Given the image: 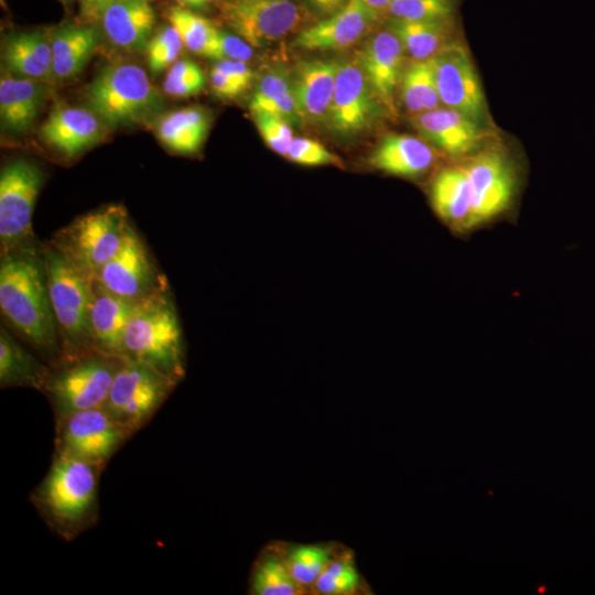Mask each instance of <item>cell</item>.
<instances>
[{
	"label": "cell",
	"mask_w": 595,
	"mask_h": 595,
	"mask_svg": "<svg viewBox=\"0 0 595 595\" xmlns=\"http://www.w3.org/2000/svg\"><path fill=\"white\" fill-rule=\"evenodd\" d=\"M253 121L267 143L274 152L285 155L292 142L293 133L291 125L267 111L252 112Z\"/></svg>",
	"instance_id": "obj_39"
},
{
	"label": "cell",
	"mask_w": 595,
	"mask_h": 595,
	"mask_svg": "<svg viewBox=\"0 0 595 595\" xmlns=\"http://www.w3.org/2000/svg\"><path fill=\"white\" fill-rule=\"evenodd\" d=\"M167 19L191 52L216 60L218 29L207 19L183 7H173Z\"/></svg>",
	"instance_id": "obj_32"
},
{
	"label": "cell",
	"mask_w": 595,
	"mask_h": 595,
	"mask_svg": "<svg viewBox=\"0 0 595 595\" xmlns=\"http://www.w3.org/2000/svg\"><path fill=\"white\" fill-rule=\"evenodd\" d=\"M403 45L390 29L369 37L358 61L378 100L394 112V94L400 85L403 64Z\"/></svg>",
	"instance_id": "obj_17"
},
{
	"label": "cell",
	"mask_w": 595,
	"mask_h": 595,
	"mask_svg": "<svg viewBox=\"0 0 595 595\" xmlns=\"http://www.w3.org/2000/svg\"><path fill=\"white\" fill-rule=\"evenodd\" d=\"M219 10L227 25L252 47L275 42L302 23L293 0H219Z\"/></svg>",
	"instance_id": "obj_12"
},
{
	"label": "cell",
	"mask_w": 595,
	"mask_h": 595,
	"mask_svg": "<svg viewBox=\"0 0 595 595\" xmlns=\"http://www.w3.org/2000/svg\"><path fill=\"white\" fill-rule=\"evenodd\" d=\"M123 357L91 350L51 367L42 392L55 419L104 405Z\"/></svg>",
	"instance_id": "obj_7"
},
{
	"label": "cell",
	"mask_w": 595,
	"mask_h": 595,
	"mask_svg": "<svg viewBox=\"0 0 595 595\" xmlns=\"http://www.w3.org/2000/svg\"><path fill=\"white\" fill-rule=\"evenodd\" d=\"M43 251L51 305L61 342L60 361L95 350L89 324L93 279L74 268L47 241L43 244Z\"/></svg>",
	"instance_id": "obj_4"
},
{
	"label": "cell",
	"mask_w": 595,
	"mask_h": 595,
	"mask_svg": "<svg viewBox=\"0 0 595 595\" xmlns=\"http://www.w3.org/2000/svg\"><path fill=\"white\" fill-rule=\"evenodd\" d=\"M378 17L363 0H349L339 11L301 31L293 44L307 51L347 48L367 34Z\"/></svg>",
	"instance_id": "obj_16"
},
{
	"label": "cell",
	"mask_w": 595,
	"mask_h": 595,
	"mask_svg": "<svg viewBox=\"0 0 595 595\" xmlns=\"http://www.w3.org/2000/svg\"><path fill=\"white\" fill-rule=\"evenodd\" d=\"M378 15L387 11V8L393 0H363Z\"/></svg>",
	"instance_id": "obj_48"
},
{
	"label": "cell",
	"mask_w": 595,
	"mask_h": 595,
	"mask_svg": "<svg viewBox=\"0 0 595 595\" xmlns=\"http://www.w3.org/2000/svg\"><path fill=\"white\" fill-rule=\"evenodd\" d=\"M386 12L396 20H447L453 12V3L451 0H393Z\"/></svg>",
	"instance_id": "obj_36"
},
{
	"label": "cell",
	"mask_w": 595,
	"mask_h": 595,
	"mask_svg": "<svg viewBox=\"0 0 595 595\" xmlns=\"http://www.w3.org/2000/svg\"><path fill=\"white\" fill-rule=\"evenodd\" d=\"M286 158L302 165L337 164L339 160L324 145L307 138H294L290 144Z\"/></svg>",
	"instance_id": "obj_40"
},
{
	"label": "cell",
	"mask_w": 595,
	"mask_h": 595,
	"mask_svg": "<svg viewBox=\"0 0 595 595\" xmlns=\"http://www.w3.org/2000/svg\"><path fill=\"white\" fill-rule=\"evenodd\" d=\"M464 166L470 192L472 227L501 214L510 204L515 178L507 158L488 150L473 156Z\"/></svg>",
	"instance_id": "obj_15"
},
{
	"label": "cell",
	"mask_w": 595,
	"mask_h": 595,
	"mask_svg": "<svg viewBox=\"0 0 595 595\" xmlns=\"http://www.w3.org/2000/svg\"><path fill=\"white\" fill-rule=\"evenodd\" d=\"M210 84L214 93L223 99L236 98L246 89L238 83L213 68L210 72Z\"/></svg>",
	"instance_id": "obj_44"
},
{
	"label": "cell",
	"mask_w": 595,
	"mask_h": 595,
	"mask_svg": "<svg viewBox=\"0 0 595 595\" xmlns=\"http://www.w3.org/2000/svg\"><path fill=\"white\" fill-rule=\"evenodd\" d=\"M360 584V575L354 562L347 556H335L313 587L324 595H348L358 591Z\"/></svg>",
	"instance_id": "obj_35"
},
{
	"label": "cell",
	"mask_w": 595,
	"mask_h": 595,
	"mask_svg": "<svg viewBox=\"0 0 595 595\" xmlns=\"http://www.w3.org/2000/svg\"><path fill=\"white\" fill-rule=\"evenodd\" d=\"M434 159V152L425 141L410 134L390 133L378 143L370 163L387 174L413 178L424 174Z\"/></svg>",
	"instance_id": "obj_22"
},
{
	"label": "cell",
	"mask_w": 595,
	"mask_h": 595,
	"mask_svg": "<svg viewBox=\"0 0 595 595\" xmlns=\"http://www.w3.org/2000/svg\"><path fill=\"white\" fill-rule=\"evenodd\" d=\"M253 56L252 46L238 35L218 30L216 60H231L247 63Z\"/></svg>",
	"instance_id": "obj_41"
},
{
	"label": "cell",
	"mask_w": 595,
	"mask_h": 595,
	"mask_svg": "<svg viewBox=\"0 0 595 595\" xmlns=\"http://www.w3.org/2000/svg\"><path fill=\"white\" fill-rule=\"evenodd\" d=\"M180 7L186 9H204L209 6L213 0H174Z\"/></svg>",
	"instance_id": "obj_49"
},
{
	"label": "cell",
	"mask_w": 595,
	"mask_h": 595,
	"mask_svg": "<svg viewBox=\"0 0 595 595\" xmlns=\"http://www.w3.org/2000/svg\"><path fill=\"white\" fill-rule=\"evenodd\" d=\"M183 46L184 43L173 25L156 33L147 44V57L151 72L159 73L171 65Z\"/></svg>",
	"instance_id": "obj_38"
},
{
	"label": "cell",
	"mask_w": 595,
	"mask_h": 595,
	"mask_svg": "<svg viewBox=\"0 0 595 595\" xmlns=\"http://www.w3.org/2000/svg\"><path fill=\"white\" fill-rule=\"evenodd\" d=\"M205 86V76L188 79H169L163 82V90L174 97H190L198 94Z\"/></svg>",
	"instance_id": "obj_43"
},
{
	"label": "cell",
	"mask_w": 595,
	"mask_h": 595,
	"mask_svg": "<svg viewBox=\"0 0 595 595\" xmlns=\"http://www.w3.org/2000/svg\"><path fill=\"white\" fill-rule=\"evenodd\" d=\"M337 61H303L293 74V88L303 119L327 122L334 96Z\"/></svg>",
	"instance_id": "obj_21"
},
{
	"label": "cell",
	"mask_w": 595,
	"mask_h": 595,
	"mask_svg": "<svg viewBox=\"0 0 595 595\" xmlns=\"http://www.w3.org/2000/svg\"><path fill=\"white\" fill-rule=\"evenodd\" d=\"M210 119L198 107L182 108L163 115L156 123V136L170 151L194 154L202 148Z\"/></svg>",
	"instance_id": "obj_29"
},
{
	"label": "cell",
	"mask_w": 595,
	"mask_h": 595,
	"mask_svg": "<svg viewBox=\"0 0 595 595\" xmlns=\"http://www.w3.org/2000/svg\"><path fill=\"white\" fill-rule=\"evenodd\" d=\"M130 225L126 208L110 204L76 217L47 242L74 268L94 279L120 249Z\"/></svg>",
	"instance_id": "obj_5"
},
{
	"label": "cell",
	"mask_w": 595,
	"mask_h": 595,
	"mask_svg": "<svg viewBox=\"0 0 595 595\" xmlns=\"http://www.w3.org/2000/svg\"><path fill=\"white\" fill-rule=\"evenodd\" d=\"M431 203L437 215L456 228H469L470 192L464 166L442 170L431 185Z\"/></svg>",
	"instance_id": "obj_27"
},
{
	"label": "cell",
	"mask_w": 595,
	"mask_h": 595,
	"mask_svg": "<svg viewBox=\"0 0 595 595\" xmlns=\"http://www.w3.org/2000/svg\"><path fill=\"white\" fill-rule=\"evenodd\" d=\"M95 29L64 26L50 36L52 50V77L67 79L77 75L97 46Z\"/></svg>",
	"instance_id": "obj_28"
},
{
	"label": "cell",
	"mask_w": 595,
	"mask_h": 595,
	"mask_svg": "<svg viewBox=\"0 0 595 595\" xmlns=\"http://www.w3.org/2000/svg\"><path fill=\"white\" fill-rule=\"evenodd\" d=\"M43 184L30 160L6 164L0 174V253L37 242L32 229L34 205Z\"/></svg>",
	"instance_id": "obj_9"
},
{
	"label": "cell",
	"mask_w": 595,
	"mask_h": 595,
	"mask_svg": "<svg viewBox=\"0 0 595 595\" xmlns=\"http://www.w3.org/2000/svg\"><path fill=\"white\" fill-rule=\"evenodd\" d=\"M213 69L220 72L245 88L249 86L253 77L252 71L245 62L221 60L213 66Z\"/></svg>",
	"instance_id": "obj_42"
},
{
	"label": "cell",
	"mask_w": 595,
	"mask_h": 595,
	"mask_svg": "<svg viewBox=\"0 0 595 595\" xmlns=\"http://www.w3.org/2000/svg\"><path fill=\"white\" fill-rule=\"evenodd\" d=\"M122 348L123 358L144 363L176 383L183 379V333L170 286L134 304Z\"/></svg>",
	"instance_id": "obj_3"
},
{
	"label": "cell",
	"mask_w": 595,
	"mask_h": 595,
	"mask_svg": "<svg viewBox=\"0 0 595 595\" xmlns=\"http://www.w3.org/2000/svg\"><path fill=\"white\" fill-rule=\"evenodd\" d=\"M122 0H80V12L85 18L100 19L104 11Z\"/></svg>",
	"instance_id": "obj_46"
},
{
	"label": "cell",
	"mask_w": 595,
	"mask_h": 595,
	"mask_svg": "<svg viewBox=\"0 0 595 595\" xmlns=\"http://www.w3.org/2000/svg\"><path fill=\"white\" fill-rule=\"evenodd\" d=\"M349 0H309V2L326 17L334 14L347 4Z\"/></svg>",
	"instance_id": "obj_47"
},
{
	"label": "cell",
	"mask_w": 595,
	"mask_h": 595,
	"mask_svg": "<svg viewBox=\"0 0 595 595\" xmlns=\"http://www.w3.org/2000/svg\"><path fill=\"white\" fill-rule=\"evenodd\" d=\"M204 76L201 67L193 61L181 60L175 62L169 69V79H188Z\"/></svg>",
	"instance_id": "obj_45"
},
{
	"label": "cell",
	"mask_w": 595,
	"mask_h": 595,
	"mask_svg": "<svg viewBox=\"0 0 595 595\" xmlns=\"http://www.w3.org/2000/svg\"><path fill=\"white\" fill-rule=\"evenodd\" d=\"M104 467L55 453L52 465L31 495L46 524L72 540L98 519V482Z\"/></svg>",
	"instance_id": "obj_2"
},
{
	"label": "cell",
	"mask_w": 595,
	"mask_h": 595,
	"mask_svg": "<svg viewBox=\"0 0 595 595\" xmlns=\"http://www.w3.org/2000/svg\"><path fill=\"white\" fill-rule=\"evenodd\" d=\"M108 40L123 50L147 46L155 23V13L147 0H122L100 17Z\"/></svg>",
	"instance_id": "obj_24"
},
{
	"label": "cell",
	"mask_w": 595,
	"mask_h": 595,
	"mask_svg": "<svg viewBox=\"0 0 595 595\" xmlns=\"http://www.w3.org/2000/svg\"><path fill=\"white\" fill-rule=\"evenodd\" d=\"M446 20L404 21L391 19L389 29L413 61L432 58L448 41Z\"/></svg>",
	"instance_id": "obj_30"
},
{
	"label": "cell",
	"mask_w": 595,
	"mask_h": 595,
	"mask_svg": "<svg viewBox=\"0 0 595 595\" xmlns=\"http://www.w3.org/2000/svg\"><path fill=\"white\" fill-rule=\"evenodd\" d=\"M412 123L423 139L451 155L472 152L484 138L482 123L444 106L412 116Z\"/></svg>",
	"instance_id": "obj_19"
},
{
	"label": "cell",
	"mask_w": 595,
	"mask_h": 595,
	"mask_svg": "<svg viewBox=\"0 0 595 595\" xmlns=\"http://www.w3.org/2000/svg\"><path fill=\"white\" fill-rule=\"evenodd\" d=\"M400 96L405 109L413 116L442 106L432 58L413 61L403 69Z\"/></svg>",
	"instance_id": "obj_31"
},
{
	"label": "cell",
	"mask_w": 595,
	"mask_h": 595,
	"mask_svg": "<svg viewBox=\"0 0 595 595\" xmlns=\"http://www.w3.org/2000/svg\"><path fill=\"white\" fill-rule=\"evenodd\" d=\"M292 89L293 75L281 67L272 68L258 80L249 108L251 112L264 111Z\"/></svg>",
	"instance_id": "obj_37"
},
{
	"label": "cell",
	"mask_w": 595,
	"mask_h": 595,
	"mask_svg": "<svg viewBox=\"0 0 595 595\" xmlns=\"http://www.w3.org/2000/svg\"><path fill=\"white\" fill-rule=\"evenodd\" d=\"M176 385L153 367L123 358L102 407L131 435L153 416Z\"/></svg>",
	"instance_id": "obj_8"
},
{
	"label": "cell",
	"mask_w": 595,
	"mask_h": 595,
	"mask_svg": "<svg viewBox=\"0 0 595 595\" xmlns=\"http://www.w3.org/2000/svg\"><path fill=\"white\" fill-rule=\"evenodd\" d=\"M51 366L26 350L4 327L0 326V387H28L42 392Z\"/></svg>",
	"instance_id": "obj_25"
},
{
	"label": "cell",
	"mask_w": 595,
	"mask_h": 595,
	"mask_svg": "<svg viewBox=\"0 0 595 595\" xmlns=\"http://www.w3.org/2000/svg\"><path fill=\"white\" fill-rule=\"evenodd\" d=\"M134 303L91 281L89 324L95 350L123 357L122 339Z\"/></svg>",
	"instance_id": "obj_20"
},
{
	"label": "cell",
	"mask_w": 595,
	"mask_h": 595,
	"mask_svg": "<svg viewBox=\"0 0 595 595\" xmlns=\"http://www.w3.org/2000/svg\"><path fill=\"white\" fill-rule=\"evenodd\" d=\"M250 591L256 595H295L303 588L292 576L283 555L268 553L253 567Z\"/></svg>",
	"instance_id": "obj_33"
},
{
	"label": "cell",
	"mask_w": 595,
	"mask_h": 595,
	"mask_svg": "<svg viewBox=\"0 0 595 595\" xmlns=\"http://www.w3.org/2000/svg\"><path fill=\"white\" fill-rule=\"evenodd\" d=\"M434 77L442 106L484 125L487 105L482 84L466 47L448 42L433 57Z\"/></svg>",
	"instance_id": "obj_13"
},
{
	"label": "cell",
	"mask_w": 595,
	"mask_h": 595,
	"mask_svg": "<svg viewBox=\"0 0 595 595\" xmlns=\"http://www.w3.org/2000/svg\"><path fill=\"white\" fill-rule=\"evenodd\" d=\"M377 100L358 58L337 61L329 128L347 137L364 131L376 117Z\"/></svg>",
	"instance_id": "obj_14"
},
{
	"label": "cell",
	"mask_w": 595,
	"mask_h": 595,
	"mask_svg": "<svg viewBox=\"0 0 595 595\" xmlns=\"http://www.w3.org/2000/svg\"><path fill=\"white\" fill-rule=\"evenodd\" d=\"M90 110L107 127L136 123L154 113L161 95L137 64L120 63L102 68L87 91Z\"/></svg>",
	"instance_id": "obj_6"
},
{
	"label": "cell",
	"mask_w": 595,
	"mask_h": 595,
	"mask_svg": "<svg viewBox=\"0 0 595 595\" xmlns=\"http://www.w3.org/2000/svg\"><path fill=\"white\" fill-rule=\"evenodd\" d=\"M0 310L11 329L46 364L60 361L42 242L0 253Z\"/></svg>",
	"instance_id": "obj_1"
},
{
	"label": "cell",
	"mask_w": 595,
	"mask_h": 595,
	"mask_svg": "<svg viewBox=\"0 0 595 595\" xmlns=\"http://www.w3.org/2000/svg\"><path fill=\"white\" fill-rule=\"evenodd\" d=\"M46 86L31 78L2 75L0 118L4 130L26 132L35 122L46 96Z\"/></svg>",
	"instance_id": "obj_23"
},
{
	"label": "cell",
	"mask_w": 595,
	"mask_h": 595,
	"mask_svg": "<svg viewBox=\"0 0 595 595\" xmlns=\"http://www.w3.org/2000/svg\"><path fill=\"white\" fill-rule=\"evenodd\" d=\"M95 279L110 292L134 304L170 286L132 225L120 249L97 272Z\"/></svg>",
	"instance_id": "obj_11"
},
{
	"label": "cell",
	"mask_w": 595,
	"mask_h": 595,
	"mask_svg": "<svg viewBox=\"0 0 595 595\" xmlns=\"http://www.w3.org/2000/svg\"><path fill=\"white\" fill-rule=\"evenodd\" d=\"M56 420L55 453L105 466L130 434L101 407Z\"/></svg>",
	"instance_id": "obj_10"
},
{
	"label": "cell",
	"mask_w": 595,
	"mask_h": 595,
	"mask_svg": "<svg viewBox=\"0 0 595 595\" xmlns=\"http://www.w3.org/2000/svg\"><path fill=\"white\" fill-rule=\"evenodd\" d=\"M2 60L11 73L21 77L39 80L52 76L51 41L41 31L9 37L2 47Z\"/></svg>",
	"instance_id": "obj_26"
},
{
	"label": "cell",
	"mask_w": 595,
	"mask_h": 595,
	"mask_svg": "<svg viewBox=\"0 0 595 595\" xmlns=\"http://www.w3.org/2000/svg\"><path fill=\"white\" fill-rule=\"evenodd\" d=\"M105 126L93 111L62 106L48 115L40 136L47 145L72 159L100 142Z\"/></svg>",
	"instance_id": "obj_18"
},
{
	"label": "cell",
	"mask_w": 595,
	"mask_h": 595,
	"mask_svg": "<svg viewBox=\"0 0 595 595\" xmlns=\"http://www.w3.org/2000/svg\"><path fill=\"white\" fill-rule=\"evenodd\" d=\"M282 555L292 576L303 589L314 586L321 573L336 556L333 548L325 544H296Z\"/></svg>",
	"instance_id": "obj_34"
}]
</instances>
